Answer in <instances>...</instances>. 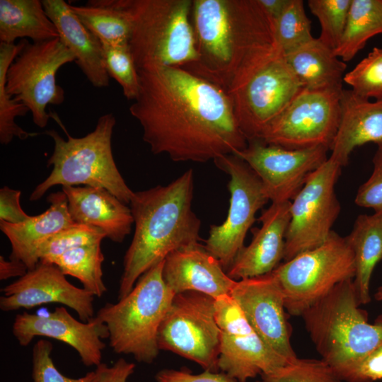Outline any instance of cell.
Listing matches in <instances>:
<instances>
[{
	"instance_id": "obj_34",
	"label": "cell",
	"mask_w": 382,
	"mask_h": 382,
	"mask_svg": "<svg viewBox=\"0 0 382 382\" xmlns=\"http://www.w3.org/2000/svg\"><path fill=\"white\" fill-rule=\"evenodd\" d=\"M352 0H309L308 6L320 24L318 37L334 52L343 36Z\"/></svg>"
},
{
	"instance_id": "obj_7",
	"label": "cell",
	"mask_w": 382,
	"mask_h": 382,
	"mask_svg": "<svg viewBox=\"0 0 382 382\" xmlns=\"http://www.w3.org/2000/svg\"><path fill=\"white\" fill-rule=\"evenodd\" d=\"M164 260L142 274L127 296L107 303L95 316L107 326L113 351L139 362L150 364L158 357V329L175 295L163 278Z\"/></svg>"
},
{
	"instance_id": "obj_19",
	"label": "cell",
	"mask_w": 382,
	"mask_h": 382,
	"mask_svg": "<svg viewBox=\"0 0 382 382\" xmlns=\"http://www.w3.org/2000/svg\"><path fill=\"white\" fill-rule=\"evenodd\" d=\"M54 264L39 262L23 277L1 289L0 308L10 312L57 303L73 309L83 322L94 316L95 296L71 284Z\"/></svg>"
},
{
	"instance_id": "obj_43",
	"label": "cell",
	"mask_w": 382,
	"mask_h": 382,
	"mask_svg": "<svg viewBox=\"0 0 382 382\" xmlns=\"http://www.w3.org/2000/svg\"><path fill=\"white\" fill-rule=\"evenodd\" d=\"M157 382H236L226 374L204 371L199 374H192L185 371L163 369L156 374Z\"/></svg>"
},
{
	"instance_id": "obj_25",
	"label": "cell",
	"mask_w": 382,
	"mask_h": 382,
	"mask_svg": "<svg viewBox=\"0 0 382 382\" xmlns=\"http://www.w3.org/2000/svg\"><path fill=\"white\" fill-rule=\"evenodd\" d=\"M50 207L42 214L30 216L19 224L0 221V229L11 245V259L22 261L29 270L40 262L37 256L39 245L50 236L76 225L72 219L68 199L63 191L53 192L47 197Z\"/></svg>"
},
{
	"instance_id": "obj_39",
	"label": "cell",
	"mask_w": 382,
	"mask_h": 382,
	"mask_svg": "<svg viewBox=\"0 0 382 382\" xmlns=\"http://www.w3.org/2000/svg\"><path fill=\"white\" fill-rule=\"evenodd\" d=\"M52 344L45 339L37 340L32 352V377L33 382H98V374L94 371L77 378L63 375L52 359Z\"/></svg>"
},
{
	"instance_id": "obj_35",
	"label": "cell",
	"mask_w": 382,
	"mask_h": 382,
	"mask_svg": "<svg viewBox=\"0 0 382 382\" xmlns=\"http://www.w3.org/2000/svg\"><path fill=\"white\" fill-rule=\"evenodd\" d=\"M105 238L99 229L76 224L50 236L38 246L37 256L40 262L51 263L63 253L81 245L101 243Z\"/></svg>"
},
{
	"instance_id": "obj_23",
	"label": "cell",
	"mask_w": 382,
	"mask_h": 382,
	"mask_svg": "<svg viewBox=\"0 0 382 382\" xmlns=\"http://www.w3.org/2000/svg\"><path fill=\"white\" fill-rule=\"evenodd\" d=\"M367 143L382 149V101L371 102L352 90L343 89L340 123L330 157L343 167L354 149Z\"/></svg>"
},
{
	"instance_id": "obj_37",
	"label": "cell",
	"mask_w": 382,
	"mask_h": 382,
	"mask_svg": "<svg viewBox=\"0 0 382 382\" xmlns=\"http://www.w3.org/2000/svg\"><path fill=\"white\" fill-rule=\"evenodd\" d=\"M343 81L357 96L382 101V49L374 47L350 71Z\"/></svg>"
},
{
	"instance_id": "obj_32",
	"label": "cell",
	"mask_w": 382,
	"mask_h": 382,
	"mask_svg": "<svg viewBox=\"0 0 382 382\" xmlns=\"http://www.w3.org/2000/svg\"><path fill=\"white\" fill-rule=\"evenodd\" d=\"M26 39H22L18 44L0 42V142L8 144L14 137L26 139L33 136L16 123L17 117H23L29 110L23 103H18L6 91V76L7 71L22 50Z\"/></svg>"
},
{
	"instance_id": "obj_30",
	"label": "cell",
	"mask_w": 382,
	"mask_h": 382,
	"mask_svg": "<svg viewBox=\"0 0 382 382\" xmlns=\"http://www.w3.org/2000/svg\"><path fill=\"white\" fill-rule=\"evenodd\" d=\"M71 8L100 42L115 46L129 45V21L112 0H90L85 6L71 5Z\"/></svg>"
},
{
	"instance_id": "obj_17",
	"label": "cell",
	"mask_w": 382,
	"mask_h": 382,
	"mask_svg": "<svg viewBox=\"0 0 382 382\" xmlns=\"http://www.w3.org/2000/svg\"><path fill=\"white\" fill-rule=\"evenodd\" d=\"M230 295L254 330L275 353L288 362L297 357L290 342L283 291L273 271L236 281Z\"/></svg>"
},
{
	"instance_id": "obj_42",
	"label": "cell",
	"mask_w": 382,
	"mask_h": 382,
	"mask_svg": "<svg viewBox=\"0 0 382 382\" xmlns=\"http://www.w3.org/2000/svg\"><path fill=\"white\" fill-rule=\"evenodd\" d=\"M21 192L4 186L0 190V221L10 224H19L28 219L20 204Z\"/></svg>"
},
{
	"instance_id": "obj_36",
	"label": "cell",
	"mask_w": 382,
	"mask_h": 382,
	"mask_svg": "<svg viewBox=\"0 0 382 382\" xmlns=\"http://www.w3.org/2000/svg\"><path fill=\"white\" fill-rule=\"evenodd\" d=\"M101 44L105 66L109 77L120 84L127 99L134 100L139 93L140 82L129 45Z\"/></svg>"
},
{
	"instance_id": "obj_27",
	"label": "cell",
	"mask_w": 382,
	"mask_h": 382,
	"mask_svg": "<svg viewBox=\"0 0 382 382\" xmlns=\"http://www.w3.org/2000/svg\"><path fill=\"white\" fill-rule=\"evenodd\" d=\"M354 260L353 283L358 301L361 304L370 300L369 284L373 271L382 260V214H361L352 230L346 236Z\"/></svg>"
},
{
	"instance_id": "obj_9",
	"label": "cell",
	"mask_w": 382,
	"mask_h": 382,
	"mask_svg": "<svg viewBox=\"0 0 382 382\" xmlns=\"http://www.w3.org/2000/svg\"><path fill=\"white\" fill-rule=\"evenodd\" d=\"M72 62L74 55L59 37L32 43L26 40L7 71L6 91L27 107L33 122L40 128L48 124L47 107L64 100L56 74L60 67Z\"/></svg>"
},
{
	"instance_id": "obj_38",
	"label": "cell",
	"mask_w": 382,
	"mask_h": 382,
	"mask_svg": "<svg viewBox=\"0 0 382 382\" xmlns=\"http://www.w3.org/2000/svg\"><path fill=\"white\" fill-rule=\"evenodd\" d=\"M260 377L257 382H343L323 360L298 357Z\"/></svg>"
},
{
	"instance_id": "obj_46",
	"label": "cell",
	"mask_w": 382,
	"mask_h": 382,
	"mask_svg": "<svg viewBox=\"0 0 382 382\" xmlns=\"http://www.w3.org/2000/svg\"><path fill=\"white\" fill-rule=\"evenodd\" d=\"M269 16L275 22L286 9L291 0H258Z\"/></svg>"
},
{
	"instance_id": "obj_20",
	"label": "cell",
	"mask_w": 382,
	"mask_h": 382,
	"mask_svg": "<svg viewBox=\"0 0 382 382\" xmlns=\"http://www.w3.org/2000/svg\"><path fill=\"white\" fill-rule=\"evenodd\" d=\"M163 278L175 294L195 291L214 299L230 294L236 283L199 243L170 253L164 260Z\"/></svg>"
},
{
	"instance_id": "obj_1",
	"label": "cell",
	"mask_w": 382,
	"mask_h": 382,
	"mask_svg": "<svg viewBox=\"0 0 382 382\" xmlns=\"http://www.w3.org/2000/svg\"><path fill=\"white\" fill-rule=\"evenodd\" d=\"M140 88L129 107L154 154L173 161L206 163L243 150L230 98L182 67L138 70Z\"/></svg>"
},
{
	"instance_id": "obj_5",
	"label": "cell",
	"mask_w": 382,
	"mask_h": 382,
	"mask_svg": "<svg viewBox=\"0 0 382 382\" xmlns=\"http://www.w3.org/2000/svg\"><path fill=\"white\" fill-rule=\"evenodd\" d=\"M129 21V47L137 70L184 67L197 51L192 0H112Z\"/></svg>"
},
{
	"instance_id": "obj_24",
	"label": "cell",
	"mask_w": 382,
	"mask_h": 382,
	"mask_svg": "<svg viewBox=\"0 0 382 382\" xmlns=\"http://www.w3.org/2000/svg\"><path fill=\"white\" fill-rule=\"evenodd\" d=\"M44 8L54 24L59 39L75 57V62L95 88L110 84L99 39L80 21L63 0H42Z\"/></svg>"
},
{
	"instance_id": "obj_4",
	"label": "cell",
	"mask_w": 382,
	"mask_h": 382,
	"mask_svg": "<svg viewBox=\"0 0 382 382\" xmlns=\"http://www.w3.org/2000/svg\"><path fill=\"white\" fill-rule=\"evenodd\" d=\"M359 306L353 279H348L336 285L301 316L322 360L342 380L362 359L382 345V316L370 323Z\"/></svg>"
},
{
	"instance_id": "obj_45",
	"label": "cell",
	"mask_w": 382,
	"mask_h": 382,
	"mask_svg": "<svg viewBox=\"0 0 382 382\" xmlns=\"http://www.w3.org/2000/svg\"><path fill=\"white\" fill-rule=\"evenodd\" d=\"M28 268L24 262L16 259L7 260L4 256H0V279L6 280L12 277H23L28 272Z\"/></svg>"
},
{
	"instance_id": "obj_40",
	"label": "cell",
	"mask_w": 382,
	"mask_h": 382,
	"mask_svg": "<svg viewBox=\"0 0 382 382\" xmlns=\"http://www.w3.org/2000/svg\"><path fill=\"white\" fill-rule=\"evenodd\" d=\"M373 171L368 180L359 187L354 202L382 214V149L378 148L373 158Z\"/></svg>"
},
{
	"instance_id": "obj_18",
	"label": "cell",
	"mask_w": 382,
	"mask_h": 382,
	"mask_svg": "<svg viewBox=\"0 0 382 382\" xmlns=\"http://www.w3.org/2000/svg\"><path fill=\"white\" fill-rule=\"evenodd\" d=\"M12 333L21 346L26 347L35 337L61 341L71 347L87 366L100 365L103 339L109 337L107 326L96 316L88 322L79 321L64 306L56 307L47 315L23 312L17 314Z\"/></svg>"
},
{
	"instance_id": "obj_3",
	"label": "cell",
	"mask_w": 382,
	"mask_h": 382,
	"mask_svg": "<svg viewBox=\"0 0 382 382\" xmlns=\"http://www.w3.org/2000/svg\"><path fill=\"white\" fill-rule=\"evenodd\" d=\"M193 171L166 185L134 192L130 202L134 233L123 260L118 299L172 252L198 243L201 221L192 208Z\"/></svg>"
},
{
	"instance_id": "obj_11",
	"label": "cell",
	"mask_w": 382,
	"mask_h": 382,
	"mask_svg": "<svg viewBox=\"0 0 382 382\" xmlns=\"http://www.w3.org/2000/svg\"><path fill=\"white\" fill-rule=\"evenodd\" d=\"M342 166L331 157L307 178L291 201L284 260L323 244L340 212L335 185Z\"/></svg>"
},
{
	"instance_id": "obj_8",
	"label": "cell",
	"mask_w": 382,
	"mask_h": 382,
	"mask_svg": "<svg viewBox=\"0 0 382 382\" xmlns=\"http://www.w3.org/2000/svg\"><path fill=\"white\" fill-rule=\"evenodd\" d=\"M273 272L283 291L286 311L301 316L336 285L354 279V255L347 237L332 231L323 244L285 261Z\"/></svg>"
},
{
	"instance_id": "obj_13",
	"label": "cell",
	"mask_w": 382,
	"mask_h": 382,
	"mask_svg": "<svg viewBox=\"0 0 382 382\" xmlns=\"http://www.w3.org/2000/svg\"><path fill=\"white\" fill-rule=\"evenodd\" d=\"M303 88L279 50L229 95L237 123L248 141L257 140Z\"/></svg>"
},
{
	"instance_id": "obj_10",
	"label": "cell",
	"mask_w": 382,
	"mask_h": 382,
	"mask_svg": "<svg viewBox=\"0 0 382 382\" xmlns=\"http://www.w3.org/2000/svg\"><path fill=\"white\" fill-rule=\"evenodd\" d=\"M214 302L199 292L175 294L158 329L159 349L192 360L205 371H219L221 330Z\"/></svg>"
},
{
	"instance_id": "obj_2",
	"label": "cell",
	"mask_w": 382,
	"mask_h": 382,
	"mask_svg": "<svg viewBox=\"0 0 382 382\" xmlns=\"http://www.w3.org/2000/svg\"><path fill=\"white\" fill-rule=\"evenodd\" d=\"M191 23L197 59L182 68L228 96L281 50L258 0H192Z\"/></svg>"
},
{
	"instance_id": "obj_14",
	"label": "cell",
	"mask_w": 382,
	"mask_h": 382,
	"mask_svg": "<svg viewBox=\"0 0 382 382\" xmlns=\"http://www.w3.org/2000/svg\"><path fill=\"white\" fill-rule=\"evenodd\" d=\"M342 90L303 88L257 140L290 149L323 146L330 150L339 127Z\"/></svg>"
},
{
	"instance_id": "obj_16",
	"label": "cell",
	"mask_w": 382,
	"mask_h": 382,
	"mask_svg": "<svg viewBox=\"0 0 382 382\" xmlns=\"http://www.w3.org/2000/svg\"><path fill=\"white\" fill-rule=\"evenodd\" d=\"M328 148L290 149L259 140L235 154L258 176L271 202H291L308 175L328 158Z\"/></svg>"
},
{
	"instance_id": "obj_29",
	"label": "cell",
	"mask_w": 382,
	"mask_h": 382,
	"mask_svg": "<svg viewBox=\"0 0 382 382\" xmlns=\"http://www.w3.org/2000/svg\"><path fill=\"white\" fill-rule=\"evenodd\" d=\"M382 33V0H352L346 28L335 50L343 62L352 60L368 40Z\"/></svg>"
},
{
	"instance_id": "obj_44",
	"label": "cell",
	"mask_w": 382,
	"mask_h": 382,
	"mask_svg": "<svg viewBox=\"0 0 382 382\" xmlns=\"http://www.w3.org/2000/svg\"><path fill=\"white\" fill-rule=\"evenodd\" d=\"M134 369L135 364L124 358H120L110 366L101 363L96 368L98 374V382H127Z\"/></svg>"
},
{
	"instance_id": "obj_6",
	"label": "cell",
	"mask_w": 382,
	"mask_h": 382,
	"mask_svg": "<svg viewBox=\"0 0 382 382\" xmlns=\"http://www.w3.org/2000/svg\"><path fill=\"white\" fill-rule=\"evenodd\" d=\"M116 120L112 113L100 116L95 129L82 137L66 132L64 139L57 131L46 133L52 139L54 149L47 160L52 166L49 176L37 185L30 201L40 199L56 185L90 186L108 190L122 202L130 204L134 192L127 185L115 162L112 136Z\"/></svg>"
},
{
	"instance_id": "obj_41",
	"label": "cell",
	"mask_w": 382,
	"mask_h": 382,
	"mask_svg": "<svg viewBox=\"0 0 382 382\" xmlns=\"http://www.w3.org/2000/svg\"><path fill=\"white\" fill-rule=\"evenodd\" d=\"M382 379V345L353 367L343 378L347 382H374Z\"/></svg>"
},
{
	"instance_id": "obj_22",
	"label": "cell",
	"mask_w": 382,
	"mask_h": 382,
	"mask_svg": "<svg viewBox=\"0 0 382 382\" xmlns=\"http://www.w3.org/2000/svg\"><path fill=\"white\" fill-rule=\"evenodd\" d=\"M69 211L77 224L100 230L105 238L122 243L132 231L130 207L108 190L90 186H64Z\"/></svg>"
},
{
	"instance_id": "obj_26",
	"label": "cell",
	"mask_w": 382,
	"mask_h": 382,
	"mask_svg": "<svg viewBox=\"0 0 382 382\" xmlns=\"http://www.w3.org/2000/svg\"><path fill=\"white\" fill-rule=\"evenodd\" d=\"M303 88L342 90L346 63L318 38L284 54Z\"/></svg>"
},
{
	"instance_id": "obj_47",
	"label": "cell",
	"mask_w": 382,
	"mask_h": 382,
	"mask_svg": "<svg viewBox=\"0 0 382 382\" xmlns=\"http://www.w3.org/2000/svg\"><path fill=\"white\" fill-rule=\"evenodd\" d=\"M375 299L378 301H382V286L379 287L376 292Z\"/></svg>"
},
{
	"instance_id": "obj_12",
	"label": "cell",
	"mask_w": 382,
	"mask_h": 382,
	"mask_svg": "<svg viewBox=\"0 0 382 382\" xmlns=\"http://www.w3.org/2000/svg\"><path fill=\"white\" fill-rule=\"evenodd\" d=\"M214 162L229 175L231 196L225 221L220 225H211L204 247L227 272L245 247L244 241L256 213L269 199L258 176L239 156L227 154Z\"/></svg>"
},
{
	"instance_id": "obj_33",
	"label": "cell",
	"mask_w": 382,
	"mask_h": 382,
	"mask_svg": "<svg viewBox=\"0 0 382 382\" xmlns=\"http://www.w3.org/2000/svg\"><path fill=\"white\" fill-rule=\"evenodd\" d=\"M277 45L284 54L312 40L311 21L307 16L302 0H291L274 22Z\"/></svg>"
},
{
	"instance_id": "obj_21",
	"label": "cell",
	"mask_w": 382,
	"mask_h": 382,
	"mask_svg": "<svg viewBox=\"0 0 382 382\" xmlns=\"http://www.w3.org/2000/svg\"><path fill=\"white\" fill-rule=\"evenodd\" d=\"M291 202H272L262 211L250 243L244 247L226 272L238 281L274 271L284 260Z\"/></svg>"
},
{
	"instance_id": "obj_31",
	"label": "cell",
	"mask_w": 382,
	"mask_h": 382,
	"mask_svg": "<svg viewBox=\"0 0 382 382\" xmlns=\"http://www.w3.org/2000/svg\"><path fill=\"white\" fill-rule=\"evenodd\" d=\"M100 243L74 248L56 257L51 262L64 274L78 279L83 289L95 297H101L107 291L103 279L104 255Z\"/></svg>"
},
{
	"instance_id": "obj_15",
	"label": "cell",
	"mask_w": 382,
	"mask_h": 382,
	"mask_svg": "<svg viewBox=\"0 0 382 382\" xmlns=\"http://www.w3.org/2000/svg\"><path fill=\"white\" fill-rule=\"evenodd\" d=\"M221 330L218 369L238 382L270 374L289 363L257 334L230 294L215 299Z\"/></svg>"
},
{
	"instance_id": "obj_28",
	"label": "cell",
	"mask_w": 382,
	"mask_h": 382,
	"mask_svg": "<svg viewBox=\"0 0 382 382\" xmlns=\"http://www.w3.org/2000/svg\"><path fill=\"white\" fill-rule=\"evenodd\" d=\"M33 42L59 37L42 1L0 0V41L14 44L18 38Z\"/></svg>"
}]
</instances>
